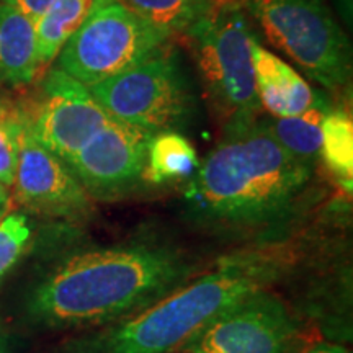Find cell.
I'll use <instances>...</instances> for the list:
<instances>
[{"instance_id": "cell-15", "label": "cell", "mask_w": 353, "mask_h": 353, "mask_svg": "<svg viewBox=\"0 0 353 353\" xmlns=\"http://www.w3.org/2000/svg\"><path fill=\"white\" fill-rule=\"evenodd\" d=\"M110 0H56L34 21L39 69L48 68L88 17Z\"/></svg>"}, {"instance_id": "cell-2", "label": "cell", "mask_w": 353, "mask_h": 353, "mask_svg": "<svg viewBox=\"0 0 353 353\" xmlns=\"http://www.w3.org/2000/svg\"><path fill=\"white\" fill-rule=\"evenodd\" d=\"M314 167L286 152L259 118L224 130L183 188L190 219L219 232H262L293 218Z\"/></svg>"}, {"instance_id": "cell-1", "label": "cell", "mask_w": 353, "mask_h": 353, "mask_svg": "<svg viewBox=\"0 0 353 353\" xmlns=\"http://www.w3.org/2000/svg\"><path fill=\"white\" fill-rule=\"evenodd\" d=\"M196 270L190 254L154 234L83 247L33 286L28 314L48 327L100 329L144 311Z\"/></svg>"}, {"instance_id": "cell-21", "label": "cell", "mask_w": 353, "mask_h": 353, "mask_svg": "<svg viewBox=\"0 0 353 353\" xmlns=\"http://www.w3.org/2000/svg\"><path fill=\"white\" fill-rule=\"evenodd\" d=\"M54 2L56 0H0V3L15 8L32 21H37L39 17L44 15Z\"/></svg>"}, {"instance_id": "cell-16", "label": "cell", "mask_w": 353, "mask_h": 353, "mask_svg": "<svg viewBox=\"0 0 353 353\" xmlns=\"http://www.w3.org/2000/svg\"><path fill=\"white\" fill-rule=\"evenodd\" d=\"M198 165L200 161L195 148L182 132H159L149 139L145 182L165 183L190 179Z\"/></svg>"}, {"instance_id": "cell-11", "label": "cell", "mask_w": 353, "mask_h": 353, "mask_svg": "<svg viewBox=\"0 0 353 353\" xmlns=\"http://www.w3.org/2000/svg\"><path fill=\"white\" fill-rule=\"evenodd\" d=\"M12 187L17 201L30 213L70 224L87 223L95 216V201L70 167L43 148L26 123Z\"/></svg>"}, {"instance_id": "cell-13", "label": "cell", "mask_w": 353, "mask_h": 353, "mask_svg": "<svg viewBox=\"0 0 353 353\" xmlns=\"http://www.w3.org/2000/svg\"><path fill=\"white\" fill-rule=\"evenodd\" d=\"M39 70L34 21L0 3V83L28 85Z\"/></svg>"}, {"instance_id": "cell-17", "label": "cell", "mask_w": 353, "mask_h": 353, "mask_svg": "<svg viewBox=\"0 0 353 353\" xmlns=\"http://www.w3.org/2000/svg\"><path fill=\"white\" fill-rule=\"evenodd\" d=\"M141 19L162 30V32L175 37L185 34L205 19L219 0H120Z\"/></svg>"}, {"instance_id": "cell-20", "label": "cell", "mask_w": 353, "mask_h": 353, "mask_svg": "<svg viewBox=\"0 0 353 353\" xmlns=\"http://www.w3.org/2000/svg\"><path fill=\"white\" fill-rule=\"evenodd\" d=\"M33 237L26 213H8L0 219V278L19 262Z\"/></svg>"}, {"instance_id": "cell-3", "label": "cell", "mask_w": 353, "mask_h": 353, "mask_svg": "<svg viewBox=\"0 0 353 353\" xmlns=\"http://www.w3.org/2000/svg\"><path fill=\"white\" fill-rule=\"evenodd\" d=\"M276 249H245L221 257L138 314L70 342L69 353H172L214 316L281 276Z\"/></svg>"}, {"instance_id": "cell-4", "label": "cell", "mask_w": 353, "mask_h": 353, "mask_svg": "<svg viewBox=\"0 0 353 353\" xmlns=\"http://www.w3.org/2000/svg\"><path fill=\"white\" fill-rule=\"evenodd\" d=\"M254 33L237 0H219L183 38L195 61L205 95L224 130L260 117L250 39Z\"/></svg>"}, {"instance_id": "cell-10", "label": "cell", "mask_w": 353, "mask_h": 353, "mask_svg": "<svg viewBox=\"0 0 353 353\" xmlns=\"http://www.w3.org/2000/svg\"><path fill=\"white\" fill-rule=\"evenodd\" d=\"M149 139L112 118L68 165L94 201L123 200L145 182Z\"/></svg>"}, {"instance_id": "cell-18", "label": "cell", "mask_w": 353, "mask_h": 353, "mask_svg": "<svg viewBox=\"0 0 353 353\" xmlns=\"http://www.w3.org/2000/svg\"><path fill=\"white\" fill-rule=\"evenodd\" d=\"M321 157L350 192L353 176V123L343 110H332L322 123Z\"/></svg>"}, {"instance_id": "cell-23", "label": "cell", "mask_w": 353, "mask_h": 353, "mask_svg": "<svg viewBox=\"0 0 353 353\" xmlns=\"http://www.w3.org/2000/svg\"><path fill=\"white\" fill-rule=\"evenodd\" d=\"M10 210V195H8L7 187L0 183V219L6 218Z\"/></svg>"}, {"instance_id": "cell-5", "label": "cell", "mask_w": 353, "mask_h": 353, "mask_svg": "<svg viewBox=\"0 0 353 353\" xmlns=\"http://www.w3.org/2000/svg\"><path fill=\"white\" fill-rule=\"evenodd\" d=\"M90 90L113 120L151 136L180 132L196 117L198 100L192 79L180 52L167 44Z\"/></svg>"}, {"instance_id": "cell-8", "label": "cell", "mask_w": 353, "mask_h": 353, "mask_svg": "<svg viewBox=\"0 0 353 353\" xmlns=\"http://www.w3.org/2000/svg\"><path fill=\"white\" fill-rule=\"evenodd\" d=\"M293 312L267 288L221 311L172 353H306Z\"/></svg>"}, {"instance_id": "cell-19", "label": "cell", "mask_w": 353, "mask_h": 353, "mask_svg": "<svg viewBox=\"0 0 353 353\" xmlns=\"http://www.w3.org/2000/svg\"><path fill=\"white\" fill-rule=\"evenodd\" d=\"M25 123L23 107L0 97V183L3 187H12L15 179Z\"/></svg>"}, {"instance_id": "cell-7", "label": "cell", "mask_w": 353, "mask_h": 353, "mask_svg": "<svg viewBox=\"0 0 353 353\" xmlns=\"http://www.w3.org/2000/svg\"><path fill=\"white\" fill-rule=\"evenodd\" d=\"M169 38L120 0H110L64 44L56 68L90 88L134 68L164 48Z\"/></svg>"}, {"instance_id": "cell-22", "label": "cell", "mask_w": 353, "mask_h": 353, "mask_svg": "<svg viewBox=\"0 0 353 353\" xmlns=\"http://www.w3.org/2000/svg\"><path fill=\"white\" fill-rule=\"evenodd\" d=\"M306 353H350L347 348L332 342H317L314 345L307 347Z\"/></svg>"}, {"instance_id": "cell-12", "label": "cell", "mask_w": 353, "mask_h": 353, "mask_svg": "<svg viewBox=\"0 0 353 353\" xmlns=\"http://www.w3.org/2000/svg\"><path fill=\"white\" fill-rule=\"evenodd\" d=\"M250 51L260 107L270 117H294L311 107L317 92L301 74L268 51L255 37L250 39Z\"/></svg>"}, {"instance_id": "cell-6", "label": "cell", "mask_w": 353, "mask_h": 353, "mask_svg": "<svg viewBox=\"0 0 353 353\" xmlns=\"http://www.w3.org/2000/svg\"><path fill=\"white\" fill-rule=\"evenodd\" d=\"M265 38L327 90L350 85L353 52L324 0H241Z\"/></svg>"}, {"instance_id": "cell-14", "label": "cell", "mask_w": 353, "mask_h": 353, "mask_svg": "<svg viewBox=\"0 0 353 353\" xmlns=\"http://www.w3.org/2000/svg\"><path fill=\"white\" fill-rule=\"evenodd\" d=\"M332 110V100L324 92H317L311 107L303 113L286 118L259 117V121L286 152L316 169L321 157L322 123Z\"/></svg>"}, {"instance_id": "cell-9", "label": "cell", "mask_w": 353, "mask_h": 353, "mask_svg": "<svg viewBox=\"0 0 353 353\" xmlns=\"http://www.w3.org/2000/svg\"><path fill=\"white\" fill-rule=\"evenodd\" d=\"M23 110L33 138L65 164L112 120L90 88L59 68L48 70L33 105Z\"/></svg>"}, {"instance_id": "cell-24", "label": "cell", "mask_w": 353, "mask_h": 353, "mask_svg": "<svg viewBox=\"0 0 353 353\" xmlns=\"http://www.w3.org/2000/svg\"><path fill=\"white\" fill-rule=\"evenodd\" d=\"M0 353H10V348H8L7 335L3 334L2 329H0Z\"/></svg>"}]
</instances>
